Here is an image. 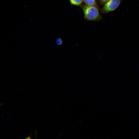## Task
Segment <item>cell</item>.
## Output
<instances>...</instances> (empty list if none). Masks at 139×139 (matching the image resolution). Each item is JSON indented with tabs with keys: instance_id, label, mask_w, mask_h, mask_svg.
<instances>
[{
	"instance_id": "cell-1",
	"label": "cell",
	"mask_w": 139,
	"mask_h": 139,
	"mask_svg": "<svg viewBox=\"0 0 139 139\" xmlns=\"http://www.w3.org/2000/svg\"><path fill=\"white\" fill-rule=\"evenodd\" d=\"M81 7L83 11L85 20L87 21H98L103 17L100 14L99 8L96 6L82 5Z\"/></svg>"
},
{
	"instance_id": "cell-5",
	"label": "cell",
	"mask_w": 139,
	"mask_h": 139,
	"mask_svg": "<svg viewBox=\"0 0 139 139\" xmlns=\"http://www.w3.org/2000/svg\"><path fill=\"white\" fill-rule=\"evenodd\" d=\"M56 42L57 45H60L63 43V41L60 38H57L56 39Z\"/></svg>"
},
{
	"instance_id": "cell-2",
	"label": "cell",
	"mask_w": 139,
	"mask_h": 139,
	"mask_svg": "<svg viewBox=\"0 0 139 139\" xmlns=\"http://www.w3.org/2000/svg\"><path fill=\"white\" fill-rule=\"evenodd\" d=\"M120 0H110L105 4L100 10L102 14H106L113 11L118 7Z\"/></svg>"
},
{
	"instance_id": "cell-6",
	"label": "cell",
	"mask_w": 139,
	"mask_h": 139,
	"mask_svg": "<svg viewBox=\"0 0 139 139\" xmlns=\"http://www.w3.org/2000/svg\"><path fill=\"white\" fill-rule=\"evenodd\" d=\"M110 0H99L100 3L101 5L105 4Z\"/></svg>"
},
{
	"instance_id": "cell-3",
	"label": "cell",
	"mask_w": 139,
	"mask_h": 139,
	"mask_svg": "<svg viewBox=\"0 0 139 139\" xmlns=\"http://www.w3.org/2000/svg\"><path fill=\"white\" fill-rule=\"evenodd\" d=\"M85 5L89 6H96L98 8L96 0H83Z\"/></svg>"
},
{
	"instance_id": "cell-7",
	"label": "cell",
	"mask_w": 139,
	"mask_h": 139,
	"mask_svg": "<svg viewBox=\"0 0 139 139\" xmlns=\"http://www.w3.org/2000/svg\"><path fill=\"white\" fill-rule=\"evenodd\" d=\"M24 139H31V138L30 136H29Z\"/></svg>"
},
{
	"instance_id": "cell-4",
	"label": "cell",
	"mask_w": 139,
	"mask_h": 139,
	"mask_svg": "<svg viewBox=\"0 0 139 139\" xmlns=\"http://www.w3.org/2000/svg\"><path fill=\"white\" fill-rule=\"evenodd\" d=\"M71 5L80 7L82 5L83 0H69Z\"/></svg>"
},
{
	"instance_id": "cell-8",
	"label": "cell",
	"mask_w": 139,
	"mask_h": 139,
	"mask_svg": "<svg viewBox=\"0 0 139 139\" xmlns=\"http://www.w3.org/2000/svg\"><path fill=\"white\" fill-rule=\"evenodd\" d=\"M1 105H2V104H0V106H1Z\"/></svg>"
}]
</instances>
